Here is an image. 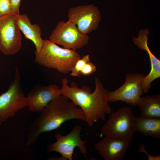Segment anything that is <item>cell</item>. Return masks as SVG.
Here are the masks:
<instances>
[{"instance_id":"6da1fadb","label":"cell","mask_w":160,"mask_h":160,"mask_svg":"<svg viewBox=\"0 0 160 160\" xmlns=\"http://www.w3.org/2000/svg\"><path fill=\"white\" fill-rule=\"evenodd\" d=\"M68 81L65 78L62 80L60 94L67 97L80 107L84 113L85 122L89 126H93L99 120H104L106 114L112 112L113 110L107 100L108 90L98 78L95 79V87L92 92L90 87L83 86L79 88L74 82H72L70 86Z\"/></svg>"},{"instance_id":"7a4b0ae2","label":"cell","mask_w":160,"mask_h":160,"mask_svg":"<svg viewBox=\"0 0 160 160\" xmlns=\"http://www.w3.org/2000/svg\"><path fill=\"white\" fill-rule=\"evenodd\" d=\"M69 100L60 95L47 104L29 128L27 145L37 142L42 133L56 129L69 120L76 119L86 121L82 110Z\"/></svg>"},{"instance_id":"3957f363","label":"cell","mask_w":160,"mask_h":160,"mask_svg":"<svg viewBox=\"0 0 160 160\" xmlns=\"http://www.w3.org/2000/svg\"><path fill=\"white\" fill-rule=\"evenodd\" d=\"M35 54L36 63L64 74L71 72L77 61L81 57L76 51L60 47L46 39L40 50H35Z\"/></svg>"},{"instance_id":"277c9868","label":"cell","mask_w":160,"mask_h":160,"mask_svg":"<svg viewBox=\"0 0 160 160\" xmlns=\"http://www.w3.org/2000/svg\"><path fill=\"white\" fill-rule=\"evenodd\" d=\"M131 109L124 106L110 114L101 129L105 136L131 140L136 132L133 124L134 117Z\"/></svg>"},{"instance_id":"5b68a950","label":"cell","mask_w":160,"mask_h":160,"mask_svg":"<svg viewBox=\"0 0 160 160\" xmlns=\"http://www.w3.org/2000/svg\"><path fill=\"white\" fill-rule=\"evenodd\" d=\"M20 79L16 66L14 80L9 84L8 90L0 95V125L28 105V98L25 96L20 87Z\"/></svg>"},{"instance_id":"8992f818","label":"cell","mask_w":160,"mask_h":160,"mask_svg":"<svg viewBox=\"0 0 160 160\" xmlns=\"http://www.w3.org/2000/svg\"><path fill=\"white\" fill-rule=\"evenodd\" d=\"M89 39L87 34L81 32L76 25L69 20L59 22L49 38V40L64 48L75 51L87 44Z\"/></svg>"},{"instance_id":"52a82bcc","label":"cell","mask_w":160,"mask_h":160,"mask_svg":"<svg viewBox=\"0 0 160 160\" xmlns=\"http://www.w3.org/2000/svg\"><path fill=\"white\" fill-rule=\"evenodd\" d=\"M15 13L0 17V50L5 55L17 53L22 47V37Z\"/></svg>"},{"instance_id":"ba28073f","label":"cell","mask_w":160,"mask_h":160,"mask_svg":"<svg viewBox=\"0 0 160 160\" xmlns=\"http://www.w3.org/2000/svg\"><path fill=\"white\" fill-rule=\"evenodd\" d=\"M82 127L76 125L67 135L64 136L57 133L55 136V142L48 145L47 152H56L60 153L66 160H72L74 149L78 147L81 153L86 156L87 153L86 142L81 138Z\"/></svg>"},{"instance_id":"9c48e42d","label":"cell","mask_w":160,"mask_h":160,"mask_svg":"<svg viewBox=\"0 0 160 160\" xmlns=\"http://www.w3.org/2000/svg\"><path fill=\"white\" fill-rule=\"evenodd\" d=\"M145 75L143 74L127 73L123 85L114 91L108 92L107 100L108 102L121 101L133 106L137 105L144 91L141 82Z\"/></svg>"},{"instance_id":"30bf717a","label":"cell","mask_w":160,"mask_h":160,"mask_svg":"<svg viewBox=\"0 0 160 160\" xmlns=\"http://www.w3.org/2000/svg\"><path fill=\"white\" fill-rule=\"evenodd\" d=\"M67 16L68 20L74 23L78 30L85 34L97 29L101 19L99 10L92 4L70 8Z\"/></svg>"},{"instance_id":"8fae6325","label":"cell","mask_w":160,"mask_h":160,"mask_svg":"<svg viewBox=\"0 0 160 160\" xmlns=\"http://www.w3.org/2000/svg\"><path fill=\"white\" fill-rule=\"evenodd\" d=\"M131 140L105 136L95 148L105 160H121L126 154Z\"/></svg>"},{"instance_id":"7c38bea8","label":"cell","mask_w":160,"mask_h":160,"mask_svg":"<svg viewBox=\"0 0 160 160\" xmlns=\"http://www.w3.org/2000/svg\"><path fill=\"white\" fill-rule=\"evenodd\" d=\"M60 89L56 84L47 86L36 85L29 92L27 97L29 111L40 113L50 102L61 95Z\"/></svg>"},{"instance_id":"4fadbf2b","label":"cell","mask_w":160,"mask_h":160,"mask_svg":"<svg viewBox=\"0 0 160 160\" xmlns=\"http://www.w3.org/2000/svg\"><path fill=\"white\" fill-rule=\"evenodd\" d=\"M148 33L145 32L138 33L137 38L134 37L133 41L139 49L145 50L148 54L150 61L151 69L149 73L145 76L141 82L144 92L147 93L151 88V83L160 77V60L151 52L147 44Z\"/></svg>"},{"instance_id":"5bb4252c","label":"cell","mask_w":160,"mask_h":160,"mask_svg":"<svg viewBox=\"0 0 160 160\" xmlns=\"http://www.w3.org/2000/svg\"><path fill=\"white\" fill-rule=\"evenodd\" d=\"M17 23L20 30L26 39L31 40L39 52L42 48L44 40L41 37V32L40 26L37 24H32L28 16L26 14L17 15Z\"/></svg>"},{"instance_id":"9a60e30c","label":"cell","mask_w":160,"mask_h":160,"mask_svg":"<svg viewBox=\"0 0 160 160\" xmlns=\"http://www.w3.org/2000/svg\"><path fill=\"white\" fill-rule=\"evenodd\" d=\"M133 122L136 132L145 136L160 139V118L134 116Z\"/></svg>"},{"instance_id":"2e32d148","label":"cell","mask_w":160,"mask_h":160,"mask_svg":"<svg viewBox=\"0 0 160 160\" xmlns=\"http://www.w3.org/2000/svg\"><path fill=\"white\" fill-rule=\"evenodd\" d=\"M137 105L141 111L140 116L160 118V94L140 97Z\"/></svg>"},{"instance_id":"e0dca14e","label":"cell","mask_w":160,"mask_h":160,"mask_svg":"<svg viewBox=\"0 0 160 160\" xmlns=\"http://www.w3.org/2000/svg\"><path fill=\"white\" fill-rule=\"evenodd\" d=\"M90 61L89 56L88 55L83 56L77 60L71 71V75L73 76H80L83 67L87 63Z\"/></svg>"},{"instance_id":"ac0fdd59","label":"cell","mask_w":160,"mask_h":160,"mask_svg":"<svg viewBox=\"0 0 160 160\" xmlns=\"http://www.w3.org/2000/svg\"><path fill=\"white\" fill-rule=\"evenodd\" d=\"M12 12L11 0H0V17Z\"/></svg>"},{"instance_id":"d6986e66","label":"cell","mask_w":160,"mask_h":160,"mask_svg":"<svg viewBox=\"0 0 160 160\" xmlns=\"http://www.w3.org/2000/svg\"><path fill=\"white\" fill-rule=\"evenodd\" d=\"M96 71V66L90 61L85 64L81 71V75H88L92 74Z\"/></svg>"},{"instance_id":"ffe728a7","label":"cell","mask_w":160,"mask_h":160,"mask_svg":"<svg viewBox=\"0 0 160 160\" xmlns=\"http://www.w3.org/2000/svg\"><path fill=\"white\" fill-rule=\"evenodd\" d=\"M138 152L140 153H143L146 155L147 156L148 160H160V156H154L149 154L145 148L144 144L143 143L141 144L139 146L138 150Z\"/></svg>"},{"instance_id":"44dd1931","label":"cell","mask_w":160,"mask_h":160,"mask_svg":"<svg viewBox=\"0 0 160 160\" xmlns=\"http://www.w3.org/2000/svg\"><path fill=\"white\" fill-rule=\"evenodd\" d=\"M12 12L17 15L20 14L19 8L21 0H11Z\"/></svg>"}]
</instances>
